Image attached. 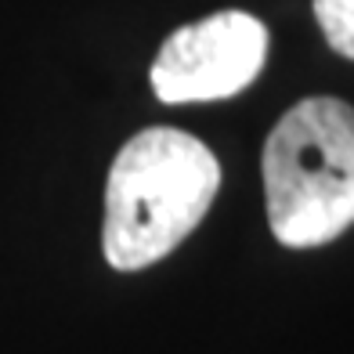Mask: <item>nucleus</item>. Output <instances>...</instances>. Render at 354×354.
I'll return each instance as SVG.
<instances>
[{
  "label": "nucleus",
  "mask_w": 354,
  "mask_h": 354,
  "mask_svg": "<svg viewBox=\"0 0 354 354\" xmlns=\"http://www.w3.org/2000/svg\"><path fill=\"white\" fill-rule=\"evenodd\" d=\"M221 188V163L199 138L149 127L112 159L105 185V261L141 271L174 253L199 228Z\"/></svg>",
  "instance_id": "obj_1"
},
{
  "label": "nucleus",
  "mask_w": 354,
  "mask_h": 354,
  "mask_svg": "<svg viewBox=\"0 0 354 354\" xmlns=\"http://www.w3.org/2000/svg\"><path fill=\"white\" fill-rule=\"evenodd\" d=\"M271 235L289 250L333 243L354 224V109L318 94L271 127L261 156Z\"/></svg>",
  "instance_id": "obj_2"
},
{
  "label": "nucleus",
  "mask_w": 354,
  "mask_h": 354,
  "mask_svg": "<svg viewBox=\"0 0 354 354\" xmlns=\"http://www.w3.org/2000/svg\"><path fill=\"white\" fill-rule=\"evenodd\" d=\"M268 58V26L246 11H217L167 37L152 62V91L167 105L221 102L246 91Z\"/></svg>",
  "instance_id": "obj_3"
},
{
  "label": "nucleus",
  "mask_w": 354,
  "mask_h": 354,
  "mask_svg": "<svg viewBox=\"0 0 354 354\" xmlns=\"http://www.w3.org/2000/svg\"><path fill=\"white\" fill-rule=\"evenodd\" d=\"M315 19L333 51L354 58V0H315Z\"/></svg>",
  "instance_id": "obj_4"
}]
</instances>
